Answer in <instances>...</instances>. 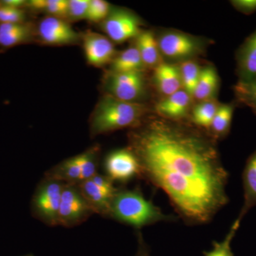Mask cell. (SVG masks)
<instances>
[{
  "instance_id": "1",
  "label": "cell",
  "mask_w": 256,
  "mask_h": 256,
  "mask_svg": "<svg viewBox=\"0 0 256 256\" xmlns=\"http://www.w3.org/2000/svg\"><path fill=\"white\" fill-rule=\"evenodd\" d=\"M129 141L141 176L164 192L188 225L210 223L228 203V173L210 133L156 116L136 127Z\"/></svg>"
},
{
  "instance_id": "2",
  "label": "cell",
  "mask_w": 256,
  "mask_h": 256,
  "mask_svg": "<svg viewBox=\"0 0 256 256\" xmlns=\"http://www.w3.org/2000/svg\"><path fill=\"white\" fill-rule=\"evenodd\" d=\"M108 216L138 230L160 222L176 220V217L164 214L138 190H118L111 202Z\"/></svg>"
},
{
  "instance_id": "3",
  "label": "cell",
  "mask_w": 256,
  "mask_h": 256,
  "mask_svg": "<svg viewBox=\"0 0 256 256\" xmlns=\"http://www.w3.org/2000/svg\"><path fill=\"white\" fill-rule=\"evenodd\" d=\"M146 114L140 102H130L106 95L96 106L90 122L92 134H104L126 128H136L142 124Z\"/></svg>"
},
{
  "instance_id": "4",
  "label": "cell",
  "mask_w": 256,
  "mask_h": 256,
  "mask_svg": "<svg viewBox=\"0 0 256 256\" xmlns=\"http://www.w3.org/2000/svg\"><path fill=\"white\" fill-rule=\"evenodd\" d=\"M66 183L46 178L32 197V214L48 226H58V212Z\"/></svg>"
},
{
  "instance_id": "5",
  "label": "cell",
  "mask_w": 256,
  "mask_h": 256,
  "mask_svg": "<svg viewBox=\"0 0 256 256\" xmlns=\"http://www.w3.org/2000/svg\"><path fill=\"white\" fill-rule=\"evenodd\" d=\"M156 40L162 56L180 62L192 60L204 48V42L200 38L183 32H165L156 37Z\"/></svg>"
},
{
  "instance_id": "6",
  "label": "cell",
  "mask_w": 256,
  "mask_h": 256,
  "mask_svg": "<svg viewBox=\"0 0 256 256\" xmlns=\"http://www.w3.org/2000/svg\"><path fill=\"white\" fill-rule=\"evenodd\" d=\"M95 214L86 198L74 184H66L58 212V226L70 228L84 223Z\"/></svg>"
},
{
  "instance_id": "7",
  "label": "cell",
  "mask_w": 256,
  "mask_h": 256,
  "mask_svg": "<svg viewBox=\"0 0 256 256\" xmlns=\"http://www.w3.org/2000/svg\"><path fill=\"white\" fill-rule=\"evenodd\" d=\"M106 87L108 95L126 102H139L146 94V82L140 72H110L106 78Z\"/></svg>"
},
{
  "instance_id": "8",
  "label": "cell",
  "mask_w": 256,
  "mask_h": 256,
  "mask_svg": "<svg viewBox=\"0 0 256 256\" xmlns=\"http://www.w3.org/2000/svg\"><path fill=\"white\" fill-rule=\"evenodd\" d=\"M140 21L136 14L124 9L111 10L102 22V28L112 42H124L136 38L141 32Z\"/></svg>"
},
{
  "instance_id": "9",
  "label": "cell",
  "mask_w": 256,
  "mask_h": 256,
  "mask_svg": "<svg viewBox=\"0 0 256 256\" xmlns=\"http://www.w3.org/2000/svg\"><path fill=\"white\" fill-rule=\"evenodd\" d=\"M105 170L106 176L114 182L126 183L141 176L139 161L129 148L110 153L106 159Z\"/></svg>"
},
{
  "instance_id": "10",
  "label": "cell",
  "mask_w": 256,
  "mask_h": 256,
  "mask_svg": "<svg viewBox=\"0 0 256 256\" xmlns=\"http://www.w3.org/2000/svg\"><path fill=\"white\" fill-rule=\"evenodd\" d=\"M37 33L44 43L55 46L78 43L80 36L63 18L46 16L40 22Z\"/></svg>"
},
{
  "instance_id": "11",
  "label": "cell",
  "mask_w": 256,
  "mask_h": 256,
  "mask_svg": "<svg viewBox=\"0 0 256 256\" xmlns=\"http://www.w3.org/2000/svg\"><path fill=\"white\" fill-rule=\"evenodd\" d=\"M82 45L87 62L96 67L111 63L116 56V50L110 38L100 34L87 32L82 36Z\"/></svg>"
},
{
  "instance_id": "12",
  "label": "cell",
  "mask_w": 256,
  "mask_h": 256,
  "mask_svg": "<svg viewBox=\"0 0 256 256\" xmlns=\"http://www.w3.org/2000/svg\"><path fill=\"white\" fill-rule=\"evenodd\" d=\"M193 98L183 89L164 97L156 106L160 117L173 121H181L188 116Z\"/></svg>"
},
{
  "instance_id": "13",
  "label": "cell",
  "mask_w": 256,
  "mask_h": 256,
  "mask_svg": "<svg viewBox=\"0 0 256 256\" xmlns=\"http://www.w3.org/2000/svg\"><path fill=\"white\" fill-rule=\"evenodd\" d=\"M238 82L256 77V30L240 46L236 56Z\"/></svg>"
},
{
  "instance_id": "14",
  "label": "cell",
  "mask_w": 256,
  "mask_h": 256,
  "mask_svg": "<svg viewBox=\"0 0 256 256\" xmlns=\"http://www.w3.org/2000/svg\"><path fill=\"white\" fill-rule=\"evenodd\" d=\"M76 184L95 214L108 216L111 202L116 194L104 191L90 180L80 182Z\"/></svg>"
},
{
  "instance_id": "15",
  "label": "cell",
  "mask_w": 256,
  "mask_h": 256,
  "mask_svg": "<svg viewBox=\"0 0 256 256\" xmlns=\"http://www.w3.org/2000/svg\"><path fill=\"white\" fill-rule=\"evenodd\" d=\"M153 77L156 88L164 97L182 89L178 66L161 62L154 68Z\"/></svg>"
},
{
  "instance_id": "16",
  "label": "cell",
  "mask_w": 256,
  "mask_h": 256,
  "mask_svg": "<svg viewBox=\"0 0 256 256\" xmlns=\"http://www.w3.org/2000/svg\"><path fill=\"white\" fill-rule=\"evenodd\" d=\"M244 204L237 220L242 222L248 212L256 206V150L248 159L242 175Z\"/></svg>"
},
{
  "instance_id": "17",
  "label": "cell",
  "mask_w": 256,
  "mask_h": 256,
  "mask_svg": "<svg viewBox=\"0 0 256 256\" xmlns=\"http://www.w3.org/2000/svg\"><path fill=\"white\" fill-rule=\"evenodd\" d=\"M34 28L28 23L0 24V47L11 48L28 43L34 37Z\"/></svg>"
},
{
  "instance_id": "18",
  "label": "cell",
  "mask_w": 256,
  "mask_h": 256,
  "mask_svg": "<svg viewBox=\"0 0 256 256\" xmlns=\"http://www.w3.org/2000/svg\"><path fill=\"white\" fill-rule=\"evenodd\" d=\"M136 38L134 46L139 52L144 66L156 68L162 62V55L154 33L151 31L141 32Z\"/></svg>"
},
{
  "instance_id": "19",
  "label": "cell",
  "mask_w": 256,
  "mask_h": 256,
  "mask_svg": "<svg viewBox=\"0 0 256 256\" xmlns=\"http://www.w3.org/2000/svg\"><path fill=\"white\" fill-rule=\"evenodd\" d=\"M220 88V77L214 67L208 66L202 68L200 78L194 92L193 99L200 102L214 100Z\"/></svg>"
},
{
  "instance_id": "20",
  "label": "cell",
  "mask_w": 256,
  "mask_h": 256,
  "mask_svg": "<svg viewBox=\"0 0 256 256\" xmlns=\"http://www.w3.org/2000/svg\"><path fill=\"white\" fill-rule=\"evenodd\" d=\"M146 68L142 58L136 46L124 50L110 63V72L112 73H142Z\"/></svg>"
},
{
  "instance_id": "21",
  "label": "cell",
  "mask_w": 256,
  "mask_h": 256,
  "mask_svg": "<svg viewBox=\"0 0 256 256\" xmlns=\"http://www.w3.org/2000/svg\"><path fill=\"white\" fill-rule=\"evenodd\" d=\"M80 174L82 170L78 156L65 160L50 170L46 174V178L76 184L80 182Z\"/></svg>"
},
{
  "instance_id": "22",
  "label": "cell",
  "mask_w": 256,
  "mask_h": 256,
  "mask_svg": "<svg viewBox=\"0 0 256 256\" xmlns=\"http://www.w3.org/2000/svg\"><path fill=\"white\" fill-rule=\"evenodd\" d=\"M235 110V104H225L218 106L212 126L210 128V134L216 140L226 137L230 131L232 119Z\"/></svg>"
},
{
  "instance_id": "23",
  "label": "cell",
  "mask_w": 256,
  "mask_h": 256,
  "mask_svg": "<svg viewBox=\"0 0 256 256\" xmlns=\"http://www.w3.org/2000/svg\"><path fill=\"white\" fill-rule=\"evenodd\" d=\"M218 106L214 100L198 102L192 110V124L197 128L210 130Z\"/></svg>"
},
{
  "instance_id": "24",
  "label": "cell",
  "mask_w": 256,
  "mask_h": 256,
  "mask_svg": "<svg viewBox=\"0 0 256 256\" xmlns=\"http://www.w3.org/2000/svg\"><path fill=\"white\" fill-rule=\"evenodd\" d=\"M178 67L182 89L192 97L200 78L202 68L198 64L192 60L180 62Z\"/></svg>"
},
{
  "instance_id": "25",
  "label": "cell",
  "mask_w": 256,
  "mask_h": 256,
  "mask_svg": "<svg viewBox=\"0 0 256 256\" xmlns=\"http://www.w3.org/2000/svg\"><path fill=\"white\" fill-rule=\"evenodd\" d=\"M26 5L36 11L46 12L55 18L63 20L68 18V1L67 0H32L26 2Z\"/></svg>"
},
{
  "instance_id": "26",
  "label": "cell",
  "mask_w": 256,
  "mask_h": 256,
  "mask_svg": "<svg viewBox=\"0 0 256 256\" xmlns=\"http://www.w3.org/2000/svg\"><path fill=\"white\" fill-rule=\"evenodd\" d=\"M234 92L239 102L250 108L256 114V77L238 82L234 87Z\"/></svg>"
},
{
  "instance_id": "27",
  "label": "cell",
  "mask_w": 256,
  "mask_h": 256,
  "mask_svg": "<svg viewBox=\"0 0 256 256\" xmlns=\"http://www.w3.org/2000/svg\"><path fill=\"white\" fill-rule=\"evenodd\" d=\"M240 222L236 220L228 234L222 242H214L213 248L210 252H203L204 256H234L232 250V242L240 227Z\"/></svg>"
},
{
  "instance_id": "28",
  "label": "cell",
  "mask_w": 256,
  "mask_h": 256,
  "mask_svg": "<svg viewBox=\"0 0 256 256\" xmlns=\"http://www.w3.org/2000/svg\"><path fill=\"white\" fill-rule=\"evenodd\" d=\"M98 152V148H94L82 154H79V161L82 170L80 182L90 180L94 175L97 174Z\"/></svg>"
},
{
  "instance_id": "29",
  "label": "cell",
  "mask_w": 256,
  "mask_h": 256,
  "mask_svg": "<svg viewBox=\"0 0 256 256\" xmlns=\"http://www.w3.org/2000/svg\"><path fill=\"white\" fill-rule=\"evenodd\" d=\"M110 5L104 0H90L86 20L92 22H102L111 11Z\"/></svg>"
},
{
  "instance_id": "30",
  "label": "cell",
  "mask_w": 256,
  "mask_h": 256,
  "mask_svg": "<svg viewBox=\"0 0 256 256\" xmlns=\"http://www.w3.org/2000/svg\"><path fill=\"white\" fill-rule=\"evenodd\" d=\"M26 12L22 8H13L0 4V24L24 23Z\"/></svg>"
},
{
  "instance_id": "31",
  "label": "cell",
  "mask_w": 256,
  "mask_h": 256,
  "mask_svg": "<svg viewBox=\"0 0 256 256\" xmlns=\"http://www.w3.org/2000/svg\"><path fill=\"white\" fill-rule=\"evenodd\" d=\"M90 0H69L68 8V20H84L86 16Z\"/></svg>"
},
{
  "instance_id": "32",
  "label": "cell",
  "mask_w": 256,
  "mask_h": 256,
  "mask_svg": "<svg viewBox=\"0 0 256 256\" xmlns=\"http://www.w3.org/2000/svg\"><path fill=\"white\" fill-rule=\"evenodd\" d=\"M232 4L242 14H250L256 12V0H234Z\"/></svg>"
},
{
  "instance_id": "33",
  "label": "cell",
  "mask_w": 256,
  "mask_h": 256,
  "mask_svg": "<svg viewBox=\"0 0 256 256\" xmlns=\"http://www.w3.org/2000/svg\"><path fill=\"white\" fill-rule=\"evenodd\" d=\"M138 250L134 256H150L149 247L146 245L144 239L143 238L142 234L138 230Z\"/></svg>"
},
{
  "instance_id": "34",
  "label": "cell",
  "mask_w": 256,
  "mask_h": 256,
  "mask_svg": "<svg viewBox=\"0 0 256 256\" xmlns=\"http://www.w3.org/2000/svg\"><path fill=\"white\" fill-rule=\"evenodd\" d=\"M0 4L10 6V8L22 9L23 6L26 4V2L24 0H4L0 2Z\"/></svg>"
},
{
  "instance_id": "35",
  "label": "cell",
  "mask_w": 256,
  "mask_h": 256,
  "mask_svg": "<svg viewBox=\"0 0 256 256\" xmlns=\"http://www.w3.org/2000/svg\"><path fill=\"white\" fill-rule=\"evenodd\" d=\"M22 256H34L33 255V254H28V255H24Z\"/></svg>"
},
{
  "instance_id": "36",
  "label": "cell",
  "mask_w": 256,
  "mask_h": 256,
  "mask_svg": "<svg viewBox=\"0 0 256 256\" xmlns=\"http://www.w3.org/2000/svg\"><path fill=\"white\" fill-rule=\"evenodd\" d=\"M0 52H2V50H0Z\"/></svg>"
}]
</instances>
